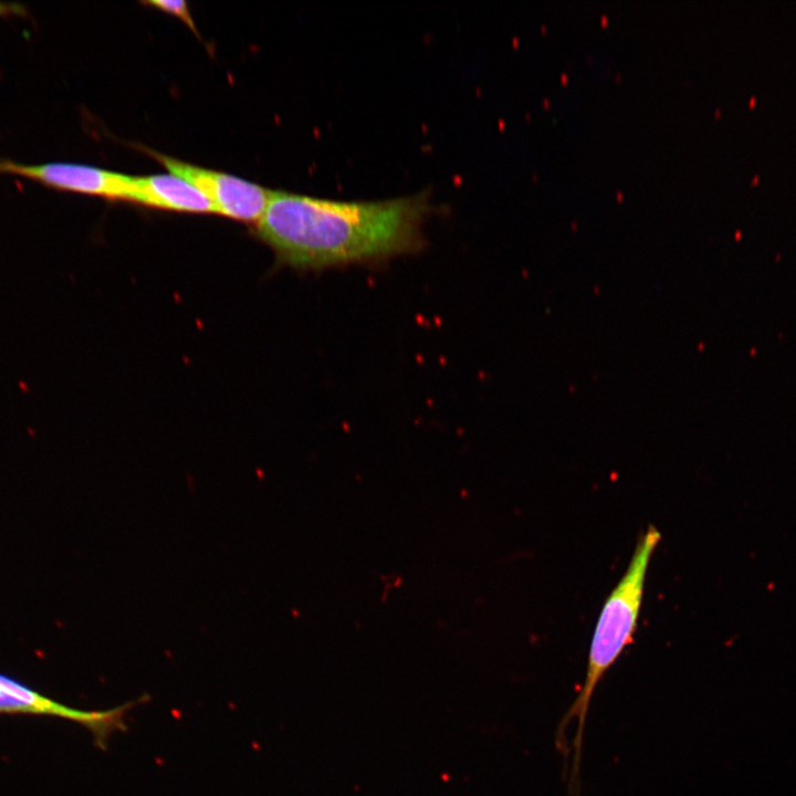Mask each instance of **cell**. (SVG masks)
I'll return each instance as SVG.
<instances>
[{
    "label": "cell",
    "instance_id": "6",
    "mask_svg": "<svg viewBox=\"0 0 796 796\" xmlns=\"http://www.w3.org/2000/svg\"><path fill=\"white\" fill-rule=\"evenodd\" d=\"M135 203L188 213H217L214 206L195 186L174 174L134 177Z\"/></svg>",
    "mask_w": 796,
    "mask_h": 796
},
{
    "label": "cell",
    "instance_id": "7",
    "mask_svg": "<svg viewBox=\"0 0 796 796\" xmlns=\"http://www.w3.org/2000/svg\"><path fill=\"white\" fill-rule=\"evenodd\" d=\"M144 3L176 15L177 18L182 20L193 32L198 34L187 2L182 0H155L146 1Z\"/></svg>",
    "mask_w": 796,
    "mask_h": 796
},
{
    "label": "cell",
    "instance_id": "5",
    "mask_svg": "<svg viewBox=\"0 0 796 796\" xmlns=\"http://www.w3.org/2000/svg\"><path fill=\"white\" fill-rule=\"evenodd\" d=\"M0 174L21 176L46 187L109 200L134 201L133 176L74 163L21 164L0 158Z\"/></svg>",
    "mask_w": 796,
    "mask_h": 796
},
{
    "label": "cell",
    "instance_id": "4",
    "mask_svg": "<svg viewBox=\"0 0 796 796\" xmlns=\"http://www.w3.org/2000/svg\"><path fill=\"white\" fill-rule=\"evenodd\" d=\"M137 702H128L106 711L78 710L45 696L10 675L0 673V714L55 716L76 722L92 733L96 746L103 750L106 748L107 740L113 732L126 729L125 714Z\"/></svg>",
    "mask_w": 796,
    "mask_h": 796
},
{
    "label": "cell",
    "instance_id": "1",
    "mask_svg": "<svg viewBox=\"0 0 796 796\" xmlns=\"http://www.w3.org/2000/svg\"><path fill=\"white\" fill-rule=\"evenodd\" d=\"M429 210L425 192L378 201H338L272 191L253 228L282 263L311 269L413 248Z\"/></svg>",
    "mask_w": 796,
    "mask_h": 796
},
{
    "label": "cell",
    "instance_id": "3",
    "mask_svg": "<svg viewBox=\"0 0 796 796\" xmlns=\"http://www.w3.org/2000/svg\"><path fill=\"white\" fill-rule=\"evenodd\" d=\"M174 174L202 192L217 213L237 221L252 223L262 217L272 190L245 179L185 163L155 150L139 147Z\"/></svg>",
    "mask_w": 796,
    "mask_h": 796
},
{
    "label": "cell",
    "instance_id": "2",
    "mask_svg": "<svg viewBox=\"0 0 796 796\" xmlns=\"http://www.w3.org/2000/svg\"><path fill=\"white\" fill-rule=\"evenodd\" d=\"M661 541L659 530L649 525L639 538L626 572L606 598L599 614L588 653L585 682L556 731V747L568 761L566 734L575 721L573 760L567 778L568 794H580V761L586 719L595 689L622 651L632 642L642 604L651 556Z\"/></svg>",
    "mask_w": 796,
    "mask_h": 796
}]
</instances>
